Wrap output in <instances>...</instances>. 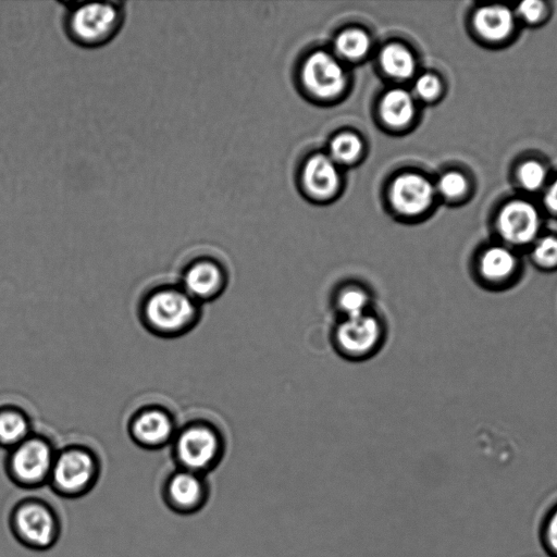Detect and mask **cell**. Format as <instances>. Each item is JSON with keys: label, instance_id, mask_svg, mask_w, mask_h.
<instances>
[{"label": "cell", "instance_id": "6da1fadb", "mask_svg": "<svg viewBox=\"0 0 557 557\" xmlns=\"http://www.w3.org/2000/svg\"><path fill=\"white\" fill-rule=\"evenodd\" d=\"M62 28L67 39L84 49H97L111 42L126 20L124 2H64Z\"/></svg>", "mask_w": 557, "mask_h": 557}, {"label": "cell", "instance_id": "7a4b0ae2", "mask_svg": "<svg viewBox=\"0 0 557 557\" xmlns=\"http://www.w3.org/2000/svg\"><path fill=\"white\" fill-rule=\"evenodd\" d=\"M8 524L13 537L35 552L51 549L62 532L61 519L55 508L46 499L36 496L17 500L9 512Z\"/></svg>", "mask_w": 557, "mask_h": 557}, {"label": "cell", "instance_id": "3957f363", "mask_svg": "<svg viewBox=\"0 0 557 557\" xmlns=\"http://www.w3.org/2000/svg\"><path fill=\"white\" fill-rule=\"evenodd\" d=\"M387 338V324L376 309L351 318L337 319L331 331L335 352L351 362L373 358Z\"/></svg>", "mask_w": 557, "mask_h": 557}, {"label": "cell", "instance_id": "277c9868", "mask_svg": "<svg viewBox=\"0 0 557 557\" xmlns=\"http://www.w3.org/2000/svg\"><path fill=\"white\" fill-rule=\"evenodd\" d=\"M99 475L100 465L95 455L71 447L55 454L48 485L62 498L77 499L92 491Z\"/></svg>", "mask_w": 557, "mask_h": 557}, {"label": "cell", "instance_id": "5b68a950", "mask_svg": "<svg viewBox=\"0 0 557 557\" xmlns=\"http://www.w3.org/2000/svg\"><path fill=\"white\" fill-rule=\"evenodd\" d=\"M55 454L39 438H26L11 448L5 460L10 481L23 490H37L48 485Z\"/></svg>", "mask_w": 557, "mask_h": 557}, {"label": "cell", "instance_id": "8992f818", "mask_svg": "<svg viewBox=\"0 0 557 557\" xmlns=\"http://www.w3.org/2000/svg\"><path fill=\"white\" fill-rule=\"evenodd\" d=\"M223 455V437L210 425L198 424L185 429L174 445L177 467L202 475L214 470Z\"/></svg>", "mask_w": 557, "mask_h": 557}, {"label": "cell", "instance_id": "52a82bcc", "mask_svg": "<svg viewBox=\"0 0 557 557\" xmlns=\"http://www.w3.org/2000/svg\"><path fill=\"white\" fill-rule=\"evenodd\" d=\"M210 486L206 475L177 468L170 473L161 487L164 505L174 513L191 516L208 503Z\"/></svg>", "mask_w": 557, "mask_h": 557}, {"label": "cell", "instance_id": "ba28073f", "mask_svg": "<svg viewBox=\"0 0 557 557\" xmlns=\"http://www.w3.org/2000/svg\"><path fill=\"white\" fill-rule=\"evenodd\" d=\"M145 315L154 330L171 333L184 329L194 320L196 306L189 295L164 289L149 297Z\"/></svg>", "mask_w": 557, "mask_h": 557}, {"label": "cell", "instance_id": "9c48e42d", "mask_svg": "<svg viewBox=\"0 0 557 557\" xmlns=\"http://www.w3.org/2000/svg\"><path fill=\"white\" fill-rule=\"evenodd\" d=\"M302 82L312 95L332 98L344 90L346 75L342 65L332 55L317 51L302 66Z\"/></svg>", "mask_w": 557, "mask_h": 557}, {"label": "cell", "instance_id": "30bf717a", "mask_svg": "<svg viewBox=\"0 0 557 557\" xmlns=\"http://www.w3.org/2000/svg\"><path fill=\"white\" fill-rule=\"evenodd\" d=\"M497 227L505 242L515 246H523L536 238L540 230V215L531 203L515 200L502 209Z\"/></svg>", "mask_w": 557, "mask_h": 557}, {"label": "cell", "instance_id": "8fae6325", "mask_svg": "<svg viewBox=\"0 0 557 557\" xmlns=\"http://www.w3.org/2000/svg\"><path fill=\"white\" fill-rule=\"evenodd\" d=\"M434 188L429 180L414 173H405L394 180L389 200L395 210L406 216L421 214L433 200Z\"/></svg>", "mask_w": 557, "mask_h": 557}, {"label": "cell", "instance_id": "7c38bea8", "mask_svg": "<svg viewBox=\"0 0 557 557\" xmlns=\"http://www.w3.org/2000/svg\"><path fill=\"white\" fill-rule=\"evenodd\" d=\"M331 306L337 319L357 317L375 309L372 288L360 280H344L331 294Z\"/></svg>", "mask_w": 557, "mask_h": 557}, {"label": "cell", "instance_id": "4fadbf2b", "mask_svg": "<svg viewBox=\"0 0 557 557\" xmlns=\"http://www.w3.org/2000/svg\"><path fill=\"white\" fill-rule=\"evenodd\" d=\"M227 284L225 270L215 261L199 260L186 271L184 285L191 298L212 299L219 296Z\"/></svg>", "mask_w": 557, "mask_h": 557}, {"label": "cell", "instance_id": "5bb4252c", "mask_svg": "<svg viewBox=\"0 0 557 557\" xmlns=\"http://www.w3.org/2000/svg\"><path fill=\"white\" fill-rule=\"evenodd\" d=\"M476 271L479 277L490 285L509 282L518 271V260L513 252L503 246L485 249L479 257Z\"/></svg>", "mask_w": 557, "mask_h": 557}, {"label": "cell", "instance_id": "9a60e30c", "mask_svg": "<svg viewBox=\"0 0 557 557\" xmlns=\"http://www.w3.org/2000/svg\"><path fill=\"white\" fill-rule=\"evenodd\" d=\"M302 180L306 188L313 196L319 198L330 197L337 189L339 182L336 163L331 157L315 154L307 161Z\"/></svg>", "mask_w": 557, "mask_h": 557}, {"label": "cell", "instance_id": "2e32d148", "mask_svg": "<svg viewBox=\"0 0 557 557\" xmlns=\"http://www.w3.org/2000/svg\"><path fill=\"white\" fill-rule=\"evenodd\" d=\"M173 432L171 419L162 411L150 409L137 416L132 424L135 441L149 448L165 444Z\"/></svg>", "mask_w": 557, "mask_h": 557}, {"label": "cell", "instance_id": "e0dca14e", "mask_svg": "<svg viewBox=\"0 0 557 557\" xmlns=\"http://www.w3.org/2000/svg\"><path fill=\"white\" fill-rule=\"evenodd\" d=\"M474 27L487 40L505 39L513 28V15L503 5H487L478 10L474 15Z\"/></svg>", "mask_w": 557, "mask_h": 557}, {"label": "cell", "instance_id": "ac0fdd59", "mask_svg": "<svg viewBox=\"0 0 557 557\" xmlns=\"http://www.w3.org/2000/svg\"><path fill=\"white\" fill-rule=\"evenodd\" d=\"M414 110L411 95L399 88L387 91L380 104L382 120L392 127L407 125L412 120Z\"/></svg>", "mask_w": 557, "mask_h": 557}, {"label": "cell", "instance_id": "d6986e66", "mask_svg": "<svg viewBox=\"0 0 557 557\" xmlns=\"http://www.w3.org/2000/svg\"><path fill=\"white\" fill-rule=\"evenodd\" d=\"M380 64L387 75L398 79L410 77L416 69V61L410 50L396 42L386 45L382 49Z\"/></svg>", "mask_w": 557, "mask_h": 557}, {"label": "cell", "instance_id": "ffe728a7", "mask_svg": "<svg viewBox=\"0 0 557 557\" xmlns=\"http://www.w3.org/2000/svg\"><path fill=\"white\" fill-rule=\"evenodd\" d=\"M28 425L25 417L12 409L0 410V445L13 448L26 440Z\"/></svg>", "mask_w": 557, "mask_h": 557}, {"label": "cell", "instance_id": "44dd1931", "mask_svg": "<svg viewBox=\"0 0 557 557\" xmlns=\"http://www.w3.org/2000/svg\"><path fill=\"white\" fill-rule=\"evenodd\" d=\"M370 45L369 36L358 28L346 29L335 39L336 51L349 60H358L366 55Z\"/></svg>", "mask_w": 557, "mask_h": 557}, {"label": "cell", "instance_id": "7402d4cb", "mask_svg": "<svg viewBox=\"0 0 557 557\" xmlns=\"http://www.w3.org/2000/svg\"><path fill=\"white\" fill-rule=\"evenodd\" d=\"M362 151L360 138L351 133L337 135L330 145L331 159L336 163L355 161Z\"/></svg>", "mask_w": 557, "mask_h": 557}, {"label": "cell", "instance_id": "603a6c76", "mask_svg": "<svg viewBox=\"0 0 557 557\" xmlns=\"http://www.w3.org/2000/svg\"><path fill=\"white\" fill-rule=\"evenodd\" d=\"M532 259L542 269L557 268V238L544 236L535 242L532 249Z\"/></svg>", "mask_w": 557, "mask_h": 557}, {"label": "cell", "instance_id": "cb8c5ba5", "mask_svg": "<svg viewBox=\"0 0 557 557\" xmlns=\"http://www.w3.org/2000/svg\"><path fill=\"white\" fill-rule=\"evenodd\" d=\"M540 540L549 557H557V503L545 513L540 527Z\"/></svg>", "mask_w": 557, "mask_h": 557}, {"label": "cell", "instance_id": "d4e9b609", "mask_svg": "<svg viewBox=\"0 0 557 557\" xmlns=\"http://www.w3.org/2000/svg\"><path fill=\"white\" fill-rule=\"evenodd\" d=\"M546 178L544 166L534 160L524 162L519 169V180L528 190H536L541 188Z\"/></svg>", "mask_w": 557, "mask_h": 557}, {"label": "cell", "instance_id": "484cf974", "mask_svg": "<svg viewBox=\"0 0 557 557\" xmlns=\"http://www.w3.org/2000/svg\"><path fill=\"white\" fill-rule=\"evenodd\" d=\"M437 188L446 198H458L465 194L467 181L466 177L458 172H448L440 178Z\"/></svg>", "mask_w": 557, "mask_h": 557}, {"label": "cell", "instance_id": "4316f807", "mask_svg": "<svg viewBox=\"0 0 557 557\" xmlns=\"http://www.w3.org/2000/svg\"><path fill=\"white\" fill-rule=\"evenodd\" d=\"M441 88L440 79L432 74L421 75L414 84L416 94L424 100H432L436 98Z\"/></svg>", "mask_w": 557, "mask_h": 557}, {"label": "cell", "instance_id": "83f0119b", "mask_svg": "<svg viewBox=\"0 0 557 557\" xmlns=\"http://www.w3.org/2000/svg\"><path fill=\"white\" fill-rule=\"evenodd\" d=\"M518 12L529 23L537 22L544 13V4L541 1H524L519 4Z\"/></svg>", "mask_w": 557, "mask_h": 557}, {"label": "cell", "instance_id": "f1b7e54d", "mask_svg": "<svg viewBox=\"0 0 557 557\" xmlns=\"http://www.w3.org/2000/svg\"><path fill=\"white\" fill-rule=\"evenodd\" d=\"M544 201L549 210L557 212V180L548 187Z\"/></svg>", "mask_w": 557, "mask_h": 557}]
</instances>
